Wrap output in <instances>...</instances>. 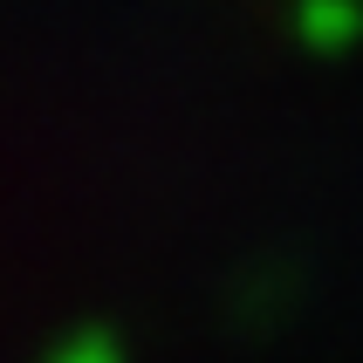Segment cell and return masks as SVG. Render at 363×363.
<instances>
[{
  "label": "cell",
  "mask_w": 363,
  "mask_h": 363,
  "mask_svg": "<svg viewBox=\"0 0 363 363\" xmlns=\"http://www.w3.org/2000/svg\"><path fill=\"white\" fill-rule=\"evenodd\" d=\"M295 35L315 55H336L363 35V0H295Z\"/></svg>",
  "instance_id": "1"
},
{
  "label": "cell",
  "mask_w": 363,
  "mask_h": 363,
  "mask_svg": "<svg viewBox=\"0 0 363 363\" xmlns=\"http://www.w3.org/2000/svg\"><path fill=\"white\" fill-rule=\"evenodd\" d=\"M55 363H123V343H117V336H96V329H89V336H76V343H62V350H55Z\"/></svg>",
  "instance_id": "2"
}]
</instances>
